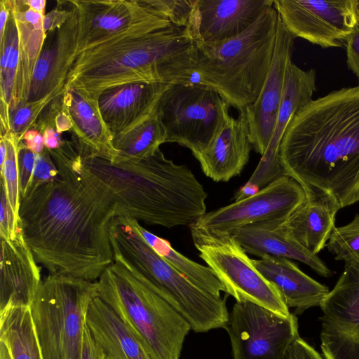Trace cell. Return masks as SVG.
<instances>
[{
	"label": "cell",
	"instance_id": "5b68a950",
	"mask_svg": "<svg viewBox=\"0 0 359 359\" xmlns=\"http://www.w3.org/2000/svg\"><path fill=\"white\" fill-rule=\"evenodd\" d=\"M279 15L273 4L246 31L218 42L196 41L198 82L240 112L259 96L270 69Z\"/></svg>",
	"mask_w": 359,
	"mask_h": 359
},
{
	"label": "cell",
	"instance_id": "d590c367",
	"mask_svg": "<svg viewBox=\"0 0 359 359\" xmlns=\"http://www.w3.org/2000/svg\"><path fill=\"white\" fill-rule=\"evenodd\" d=\"M36 154L29 150L25 143L20 140L18 149V168L20 198H25L31 186Z\"/></svg>",
	"mask_w": 359,
	"mask_h": 359
},
{
	"label": "cell",
	"instance_id": "7dc6e473",
	"mask_svg": "<svg viewBox=\"0 0 359 359\" xmlns=\"http://www.w3.org/2000/svg\"><path fill=\"white\" fill-rule=\"evenodd\" d=\"M7 154L6 142L4 137H1L0 140V165L3 164Z\"/></svg>",
	"mask_w": 359,
	"mask_h": 359
},
{
	"label": "cell",
	"instance_id": "836d02e7",
	"mask_svg": "<svg viewBox=\"0 0 359 359\" xmlns=\"http://www.w3.org/2000/svg\"><path fill=\"white\" fill-rule=\"evenodd\" d=\"M172 25L187 29L196 41L198 0H148Z\"/></svg>",
	"mask_w": 359,
	"mask_h": 359
},
{
	"label": "cell",
	"instance_id": "ffe728a7",
	"mask_svg": "<svg viewBox=\"0 0 359 359\" xmlns=\"http://www.w3.org/2000/svg\"><path fill=\"white\" fill-rule=\"evenodd\" d=\"M252 148L244 111L230 116L208 147L196 158L203 173L215 182L238 175L248 163Z\"/></svg>",
	"mask_w": 359,
	"mask_h": 359
},
{
	"label": "cell",
	"instance_id": "44dd1931",
	"mask_svg": "<svg viewBox=\"0 0 359 359\" xmlns=\"http://www.w3.org/2000/svg\"><path fill=\"white\" fill-rule=\"evenodd\" d=\"M273 0H198L196 41L218 42L251 27Z\"/></svg>",
	"mask_w": 359,
	"mask_h": 359
},
{
	"label": "cell",
	"instance_id": "bcb514c9",
	"mask_svg": "<svg viewBox=\"0 0 359 359\" xmlns=\"http://www.w3.org/2000/svg\"><path fill=\"white\" fill-rule=\"evenodd\" d=\"M25 4L29 8L45 15L46 1L44 0H24Z\"/></svg>",
	"mask_w": 359,
	"mask_h": 359
},
{
	"label": "cell",
	"instance_id": "4dcf8cb0",
	"mask_svg": "<svg viewBox=\"0 0 359 359\" xmlns=\"http://www.w3.org/2000/svg\"><path fill=\"white\" fill-rule=\"evenodd\" d=\"M116 156L111 159L140 160L154 154L165 143V134L154 110L129 130L113 137Z\"/></svg>",
	"mask_w": 359,
	"mask_h": 359
},
{
	"label": "cell",
	"instance_id": "f907efd6",
	"mask_svg": "<svg viewBox=\"0 0 359 359\" xmlns=\"http://www.w3.org/2000/svg\"><path fill=\"white\" fill-rule=\"evenodd\" d=\"M100 359H108L105 354L103 353L102 355L100 357Z\"/></svg>",
	"mask_w": 359,
	"mask_h": 359
},
{
	"label": "cell",
	"instance_id": "7c38bea8",
	"mask_svg": "<svg viewBox=\"0 0 359 359\" xmlns=\"http://www.w3.org/2000/svg\"><path fill=\"white\" fill-rule=\"evenodd\" d=\"M233 359H282L299 336L295 315L278 314L250 302H236L226 327Z\"/></svg>",
	"mask_w": 359,
	"mask_h": 359
},
{
	"label": "cell",
	"instance_id": "ee69618b",
	"mask_svg": "<svg viewBox=\"0 0 359 359\" xmlns=\"http://www.w3.org/2000/svg\"><path fill=\"white\" fill-rule=\"evenodd\" d=\"M259 190L260 189L257 186L246 182L236 193L233 197L235 202L240 201L250 196H252L253 195L257 194Z\"/></svg>",
	"mask_w": 359,
	"mask_h": 359
},
{
	"label": "cell",
	"instance_id": "f35d334b",
	"mask_svg": "<svg viewBox=\"0 0 359 359\" xmlns=\"http://www.w3.org/2000/svg\"><path fill=\"white\" fill-rule=\"evenodd\" d=\"M57 4L55 8L43 16V27L46 34L60 27L72 13V1H57Z\"/></svg>",
	"mask_w": 359,
	"mask_h": 359
},
{
	"label": "cell",
	"instance_id": "4fadbf2b",
	"mask_svg": "<svg viewBox=\"0 0 359 359\" xmlns=\"http://www.w3.org/2000/svg\"><path fill=\"white\" fill-rule=\"evenodd\" d=\"M287 32L325 48L341 47L358 26L351 0H273Z\"/></svg>",
	"mask_w": 359,
	"mask_h": 359
},
{
	"label": "cell",
	"instance_id": "1f68e13d",
	"mask_svg": "<svg viewBox=\"0 0 359 359\" xmlns=\"http://www.w3.org/2000/svg\"><path fill=\"white\" fill-rule=\"evenodd\" d=\"M326 247L336 260L359 265V215L350 223L335 226Z\"/></svg>",
	"mask_w": 359,
	"mask_h": 359
},
{
	"label": "cell",
	"instance_id": "d6986e66",
	"mask_svg": "<svg viewBox=\"0 0 359 359\" xmlns=\"http://www.w3.org/2000/svg\"><path fill=\"white\" fill-rule=\"evenodd\" d=\"M0 273V311L8 306H30L41 273L22 230L13 239L1 238Z\"/></svg>",
	"mask_w": 359,
	"mask_h": 359
},
{
	"label": "cell",
	"instance_id": "9a60e30c",
	"mask_svg": "<svg viewBox=\"0 0 359 359\" xmlns=\"http://www.w3.org/2000/svg\"><path fill=\"white\" fill-rule=\"evenodd\" d=\"M320 307L325 359H359V265L345 264Z\"/></svg>",
	"mask_w": 359,
	"mask_h": 359
},
{
	"label": "cell",
	"instance_id": "d4e9b609",
	"mask_svg": "<svg viewBox=\"0 0 359 359\" xmlns=\"http://www.w3.org/2000/svg\"><path fill=\"white\" fill-rule=\"evenodd\" d=\"M86 323L108 359H152L140 340L99 297L91 302Z\"/></svg>",
	"mask_w": 359,
	"mask_h": 359
},
{
	"label": "cell",
	"instance_id": "277c9868",
	"mask_svg": "<svg viewBox=\"0 0 359 359\" xmlns=\"http://www.w3.org/2000/svg\"><path fill=\"white\" fill-rule=\"evenodd\" d=\"M196 41L187 29L172 25L83 52L74 62L65 90L74 88L97 100L104 90L126 83L196 82Z\"/></svg>",
	"mask_w": 359,
	"mask_h": 359
},
{
	"label": "cell",
	"instance_id": "e0dca14e",
	"mask_svg": "<svg viewBox=\"0 0 359 359\" xmlns=\"http://www.w3.org/2000/svg\"><path fill=\"white\" fill-rule=\"evenodd\" d=\"M316 71H305L292 61L289 64L282 100L268 147L253 174L247 182L262 189L283 176L280 146L286 128L295 114L312 99L316 90Z\"/></svg>",
	"mask_w": 359,
	"mask_h": 359
},
{
	"label": "cell",
	"instance_id": "603a6c76",
	"mask_svg": "<svg viewBox=\"0 0 359 359\" xmlns=\"http://www.w3.org/2000/svg\"><path fill=\"white\" fill-rule=\"evenodd\" d=\"M284 221L272 219L252 223L229 233L247 253L260 258L269 256L295 259L306 264L319 275L330 277L332 271L325 263L289 236L283 225Z\"/></svg>",
	"mask_w": 359,
	"mask_h": 359
},
{
	"label": "cell",
	"instance_id": "9c48e42d",
	"mask_svg": "<svg viewBox=\"0 0 359 359\" xmlns=\"http://www.w3.org/2000/svg\"><path fill=\"white\" fill-rule=\"evenodd\" d=\"M229 105L212 87L199 83L170 84L154 111L165 134V143L188 148L196 158L231 116Z\"/></svg>",
	"mask_w": 359,
	"mask_h": 359
},
{
	"label": "cell",
	"instance_id": "ba28073f",
	"mask_svg": "<svg viewBox=\"0 0 359 359\" xmlns=\"http://www.w3.org/2000/svg\"><path fill=\"white\" fill-rule=\"evenodd\" d=\"M97 281L50 274L30 306L43 359H81L86 316Z\"/></svg>",
	"mask_w": 359,
	"mask_h": 359
},
{
	"label": "cell",
	"instance_id": "b9f144b4",
	"mask_svg": "<svg viewBox=\"0 0 359 359\" xmlns=\"http://www.w3.org/2000/svg\"><path fill=\"white\" fill-rule=\"evenodd\" d=\"M26 147L35 154H41L45 149L43 136L34 128L28 130L21 137Z\"/></svg>",
	"mask_w": 359,
	"mask_h": 359
},
{
	"label": "cell",
	"instance_id": "60d3db41",
	"mask_svg": "<svg viewBox=\"0 0 359 359\" xmlns=\"http://www.w3.org/2000/svg\"><path fill=\"white\" fill-rule=\"evenodd\" d=\"M346 63L359 83V27L356 26L346 42ZM359 85V84H358Z\"/></svg>",
	"mask_w": 359,
	"mask_h": 359
},
{
	"label": "cell",
	"instance_id": "52a82bcc",
	"mask_svg": "<svg viewBox=\"0 0 359 359\" xmlns=\"http://www.w3.org/2000/svg\"><path fill=\"white\" fill-rule=\"evenodd\" d=\"M97 285L98 297L127 325L152 359H180L191 329L167 302L115 261Z\"/></svg>",
	"mask_w": 359,
	"mask_h": 359
},
{
	"label": "cell",
	"instance_id": "7a4b0ae2",
	"mask_svg": "<svg viewBox=\"0 0 359 359\" xmlns=\"http://www.w3.org/2000/svg\"><path fill=\"white\" fill-rule=\"evenodd\" d=\"M285 176L306 198L328 195L340 208L359 201V85L311 100L293 116L280 146Z\"/></svg>",
	"mask_w": 359,
	"mask_h": 359
},
{
	"label": "cell",
	"instance_id": "681fc988",
	"mask_svg": "<svg viewBox=\"0 0 359 359\" xmlns=\"http://www.w3.org/2000/svg\"><path fill=\"white\" fill-rule=\"evenodd\" d=\"M355 19L359 26V0H351Z\"/></svg>",
	"mask_w": 359,
	"mask_h": 359
},
{
	"label": "cell",
	"instance_id": "2e32d148",
	"mask_svg": "<svg viewBox=\"0 0 359 359\" xmlns=\"http://www.w3.org/2000/svg\"><path fill=\"white\" fill-rule=\"evenodd\" d=\"M294 37L278 19L276 46L269 72L257 100L244 111L252 147L262 156L269 143L292 62Z\"/></svg>",
	"mask_w": 359,
	"mask_h": 359
},
{
	"label": "cell",
	"instance_id": "cb8c5ba5",
	"mask_svg": "<svg viewBox=\"0 0 359 359\" xmlns=\"http://www.w3.org/2000/svg\"><path fill=\"white\" fill-rule=\"evenodd\" d=\"M257 270L278 290L288 308L300 314L320 306L328 287L313 279L289 259L266 256L252 259Z\"/></svg>",
	"mask_w": 359,
	"mask_h": 359
},
{
	"label": "cell",
	"instance_id": "7402d4cb",
	"mask_svg": "<svg viewBox=\"0 0 359 359\" xmlns=\"http://www.w3.org/2000/svg\"><path fill=\"white\" fill-rule=\"evenodd\" d=\"M168 85L137 82L104 90L97 102L102 118L112 137L129 130L151 114Z\"/></svg>",
	"mask_w": 359,
	"mask_h": 359
},
{
	"label": "cell",
	"instance_id": "f6af8a7d",
	"mask_svg": "<svg viewBox=\"0 0 359 359\" xmlns=\"http://www.w3.org/2000/svg\"><path fill=\"white\" fill-rule=\"evenodd\" d=\"M0 38L3 36L5 27L10 15V10L8 4V0H1L0 1Z\"/></svg>",
	"mask_w": 359,
	"mask_h": 359
},
{
	"label": "cell",
	"instance_id": "4316f807",
	"mask_svg": "<svg viewBox=\"0 0 359 359\" xmlns=\"http://www.w3.org/2000/svg\"><path fill=\"white\" fill-rule=\"evenodd\" d=\"M64 102L72 122L73 140L95 152L114 158L117 154L113 137L102 118L97 100L69 88L64 91Z\"/></svg>",
	"mask_w": 359,
	"mask_h": 359
},
{
	"label": "cell",
	"instance_id": "ab89813d",
	"mask_svg": "<svg viewBox=\"0 0 359 359\" xmlns=\"http://www.w3.org/2000/svg\"><path fill=\"white\" fill-rule=\"evenodd\" d=\"M282 359H323L320 354L299 336L288 346Z\"/></svg>",
	"mask_w": 359,
	"mask_h": 359
},
{
	"label": "cell",
	"instance_id": "6da1fadb",
	"mask_svg": "<svg viewBox=\"0 0 359 359\" xmlns=\"http://www.w3.org/2000/svg\"><path fill=\"white\" fill-rule=\"evenodd\" d=\"M48 151L59 173L20 199L24 238L50 274L97 281L114 262L109 229L116 203L81 168L74 141Z\"/></svg>",
	"mask_w": 359,
	"mask_h": 359
},
{
	"label": "cell",
	"instance_id": "ac0fdd59",
	"mask_svg": "<svg viewBox=\"0 0 359 359\" xmlns=\"http://www.w3.org/2000/svg\"><path fill=\"white\" fill-rule=\"evenodd\" d=\"M77 37L78 20L73 4L69 18L60 27L46 34L32 73L27 101H36L48 95L56 97L64 93L75 60Z\"/></svg>",
	"mask_w": 359,
	"mask_h": 359
},
{
	"label": "cell",
	"instance_id": "484cf974",
	"mask_svg": "<svg viewBox=\"0 0 359 359\" xmlns=\"http://www.w3.org/2000/svg\"><path fill=\"white\" fill-rule=\"evenodd\" d=\"M339 209L337 203L328 195L306 198L283 225L293 240L316 255L326 246Z\"/></svg>",
	"mask_w": 359,
	"mask_h": 359
},
{
	"label": "cell",
	"instance_id": "f546056e",
	"mask_svg": "<svg viewBox=\"0 0 359 359\" xmlns=\"http://www.w3.org/2000/svg\"><path fill=\"white\" fill-rule=\"evenodd\" d=\"M134 224L153 250L195 285L216 296H220L221 292L226 293V287L209 266L201 265L178 252L167 240L151 233L135 219Z\"/></svg>",
	"mask_w": 359,
	"mask_h": 359
},
{
	"label": "cell",
	"instance_id": "8fae6325",
	"mask_svg": "<svg viewBox=\"0 0 359 359\" xmlns=\"http://www.w3.org/2000/svg\"><path fill=\"white\" fill-rule=\"evenodd\" d=\"M72 1L78 20L75 60L83 52L131 34L172 25L148 0Z\"/></svg>",
	"mask_w": 359,
	"mask_h": 359
},
{
	"label": "cell",
	"instance_id": "d6a6232c",
	"mask_svg": "<svg viewBox=\"0 0 359 359\" xmlns=\"http://www.w3.org/2000/svg\"><path fill=\"white\" fill-rule=\"evenodd\" d=\"M1 137H4L7 146L6 157L1 165V182L4 185L8 200L15 216L20 219L18 149L20 140L11 131Z\"/></svg>",
	"mask_w": 359,
	"mask_h": 359
},
{
	"label": "cell",
	"instance_id": "3957f363",
	"mask_svg": "<svg viewBox=\"0 0 359 359\" xmlns=\"http://www.w3.org/2000/svg\"><path fill=\"white\" fill-rule=\"evenodd\" d=\"M81 168L116 203V215L166 228L196 224L205 213L208 194L191 170L161 149L137 160L111 159L74 142Z\"/></svg>",
	"mask_w": 359,
	"mask_h": 359
},
{
	"label": "cell",
	"instance_id": "74e56055",
	"mask_svg": "<svg viewBox=\"0 0 359 359\" xmlns=\"http://www.w3.org/2000/svg\"><path fill=\"white\" fill-rule=\"evenodd\" d=\"M58 173L48 149L45 147L43 152L36 154L34 170L28 194L39 185L56 178Z\"/></svg>",
	"mask_w": 359,
	"mask_h": 359
},
{
	"label": "cell",
	"instance_id": "8992f818",
	"mask_svg": "<svg viewBox=\"0 0 359 359\" xmlns=\"http://www.w3.org/2000/svg\"><path fill=\"white\" fill-rule=\"evenodd\" d=\"M109 235L114 261L167 302L192 330L226 328L229 313L225 299L195 285L158 255L135 228L134 218L116 215Z\"/></svg>",
	"mask_w": 359,
	"mask_h": 359
},
{
	"label": "cell",
	"instance_id": "30bf717a",
	"mask_svg": "<svg viewBox=\"0 0 359 359\" xmlns=\"http://www.w3.org/2000/svg\"><path fill=\"white\" fill-rule=\"evenodd\" d=\"M199 256L236 302H250L278 314L291 313L276 286L255 267L232 234L189 226Z\"/></svg>",
	"mask_w": 359,
	"mask_h": 359
},
{
	"label": "cell",
	"instance_id": "5bb4252c",
	"mask_svg": "<svg viewBox=\"0 0 359 359\" xmlns=\"http://www.w3.org/2000/svg\"><path fill=\"white\" fill-rule=\"evenodd\" d=\"M306 199L302 186L294 179L283 175L252 196L206 212L192 225L229 233L252 223L286 220Z\"/></svg>",
	"mask_w": 359,
	"mask_h": 359
},
{
	"label": "cell",
	"instance_id": "e575fe53",
	"mask_svg": "<svg viewBox=\"0 0 359 359\" xmlns=\"http://www.w3.org/2000/svg\"><path fill=\"white\" fill-rule=\"evenodd\" d=\"M54 97L48 95L36 101H27L11 111V132L21 140L22 135L34 127L43 110Z\"/></svg>",
	"mask_w": 359,
	"mask_h": 359
},
{
	"label": "cell",
	"instance_id": "83f0119b",
	"mask_svg": "<svg viewBox=\"0 0 359 359\" xmlns=\"http://www.w3.org/2000/svg\"><path fill=\"white\" fill-rule=\"evenodd\" d=\"M15 18L19 37L20 65L10 111L27 101L34 66L43 48L46 34L43 23L32 25L22 16L16 1L8 0Z\"/></svg>",
	"mask_w": 359,
	"mask_h": 359
},
{
	"label": "cell",
	"instance_id": "f1b7e54d",
	"mask_svg": "<svg viewBox=\"0 0 359 359\" xmlns=\"http://www.w3.org/2000/svg\"><path fill=\"white\" fill-rule=\"evenodd\" d=\"M0 341L12 359H43L30 306H8L0 311Z\"/></svg>",
	"mask_w": 359,
	"mask_h": 359
},
{
	"label": "cell",
	"instance_id": "8d00e7d4",
	"mask_svg": "<svg viewBox=\"0 0 359 359\" xmlns=\"http://www.w3.org/2000/svg\"><path fill=\"white\" fill-rule=\"evenodd\" d=\"M22 230L20 220L13 211L8 200L6 191L1 182V202H0V236L6 239H13Z\"/></svg>",
	"mask_w": 359,
	"mask_h": 359
},
{
	"label": "cell",
	"instance_id": "c3c4849f",
	"mask_svg": "<svg viewBox=\"0 0 359 359\" xmlns=\"http://www.w3.org/2000/svg\"><path fill=\"white\" fill-rule=\"evenodd\" d=\"M0 359H12L8 348L4 343L0 344Z\"/></svg>",
	"mask_w": 359,
	"mask_h": 359
},
{
	"label": "cell",
	"instance_id": "7bdbcfd3",
	"mask_svg": "<svg viewBox=\"0 0 359 359\" xmlns=\"http://www.w3.org/2000/svg\"><path fill=\"white\" fill-rule=\"evenodd\" d=\"M45 147L48 150L57 149L60 147L64 140H62L61 135L55 130L47 128L43 132Z\"/></svg>",
	"mask_w": 359,
	"mask_h": 359
}]
</instances>
